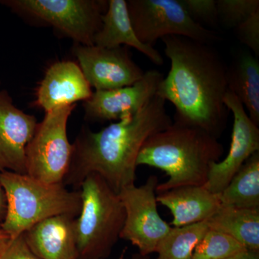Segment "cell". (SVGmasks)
Wrapping results in <instances>:
<instances>
[{
  "label": "cell",
  "instance_id": "1",
  "mask_svg": "<svg viewBox=\"0 0 259 259\" xmlns=\"http://www.w3.org/2000/svg\"><path fill=\"white\" fill-rule=\"evenodd\" d=\"M161 40L171 68L156 95L175 106V122L199 127L218 139L230 113L224 102L228 90L222 58L209 44L187 37Z\"/></svg>",
  "mask_w": 259,
  "mask_h": 259
},
{
  "label": "cell",
  "instance_id": "2",
  "mask_svg": "<svg viewBox=\"0 0 259 259\" xmlns=\"http://www.w3.org/2000/svg\"><path fill=\"white\" fill-rule=\"evenodd\" d=\"M172 122L166 101L156 95L137 113L98 132L83 128L72 144L71 163L63 183L79 190L84 179L95 174L120 193L135 185L138 156L146 140Z\"/></svg>",
  "mask_w": 259,
  "mask_h": 259
},
{
  "label": "cell",
  "instance_id": "3",
  "mask_svg": "<svg viewBox=\"0 0 259 259\" xmlns=\"http://www.w3.org/2000/svg\"><path fill=\"white\" fill-rule=\"evenodd\" d=\"M224 148L218 138L199 127L172 122L143 145L137 166L146 165L166 172L168 180L156 192L185 186H204L209 166L221 159Z\"/></svg>",
  "mask_w": 259,
  "mask_h": 259
},
{
  "label": "cell",
  "instance_id": "4",
  "mask_svg": "<svg viewBox=\"0 0 259 259\" xmlns=\"http://www.w3.org/2000/svg\"><path fill=\"white\" fill-rule=\"evenodd\" d=\"M7 210L1 229L14 238L47 218L69 214L77 218L81 208L80 190L64 183H48L14 172H0Z\"/></svg>",
  "mask_w": 259,
  "mask_h": 259
},
{
  "label": "cell",
  "instance_id": "5",
  "mask_svg": "<svg viewBox=\"0 0 259 259\" xmlns=\"http://www.w3.org/2000/svg\"><path fill=\"white\" fill-rule=\"evenodd\" d=\"M81 208L75 220L76 259H105L120 238L125 212L118 194L101 177L88 175L79 188Z\"/></svg>",
  "mask_w": 259,
  "mask_h": 259
},
{
  "label": "cell",
  "instance_id": "6",
  "mask_svg": "<svg viewBox=\"0 0 259 259\" xmlns=\"http://www.w3.org/2000/svg\"><path fill=\"white\" fill-rule=\"evenodd\" d=\"M0 4L21 16L49 24L83 46L94 45L107 8L104 0H0Z\"/></svg>",
  "mask_w": 259,
  "mask_h": 259
},
{
  "label": "cell",
  "instance_id": "7",
  "mask_svg": "<svg viewBox=\"0 0 259 259\" xmlns=\"http://www.w3.org/2000/svg\"><path fill=\"white\" fill-rule=\"evenodd\" d=\"M127 10L136 35L153 47L167 36L187 37L210 45L221 39L214 30L196 23L180 0H128Z\"/></svg>",
  "mask_w": 259,
  "mask_h": 259
},
{
  "label": "cell",
  "instance_id": "8",
  "mask_svg": "<svg viewBox=\"0 0 259 259\" xmlns=\"http://www.w3.org/2000/svg\"><path fill=\"white\" fill-rule=\"evenodd\" d=\"M76 105L46 112L26 149L27 175L48 182L63 183L71 163L72 144L67 123Z\"/></svg>",
  "mask_w": 259,
  "mask_h": 259
},
{
  "label": "cell",
  "instance_id": "9",
  "mask_svg": "<svg viewBox=\"0 0 259 259\" xmlns=\"http://www.w3.org/2000/svg\"><path fill=\"white\" fill-rule=\"evenodd\" d=\"M158 177L152 175L144 185L130 186L118 194L125 212L120 238L137 247L142 255L156 253L158 243L171 229L158 212Z\"/></svg>",
  "mask_w": 259,
  "mask_h": 259
},
{
  "label": "cell",
  "instance_id": "10",
  "mask_svg": "<svg viewBox=\"0 0 259 259\" xmlns=\"http://www.w3.org/2000/svg\"><path fill=\"white\" fill-rule=\"evenodd\" d=\"M73 54L90 87L95 90L129 86L145 74L132 59L127 47L110 49L75 44Z\"/></svg>",
  "mask_w": 259,
  "mask_h": 259
},
{
  "label": "cell",
  "instance_id": "11",
  "mask_svg": "<svg viewBox=\"0 0 259 259\" xmlns=\"http://www.w3.org/2000/svg\"><path fill=\"white\" fill-rule=\"evenodd\" d=\"M224 102L233 115L231 146L224 159L210 165L207 181L204 185L217 195L226 188L245 161L259 152L258 126L250 118L238 97L229 90Z\"/></svg>",
  "mask_w": 259,
  "mask_h": 259
},
{
  "label": "cell",
  "instance_id": "12",
  "mask_svg": "<svg viewBox=\"0 0 259 259\" xmlns=\"http://www.w3.org/2000/svg\"><path fill=\"white\" fill-rule=\"evenodd\" d=\"M163 79L160 71L153 69L146 71L141 79L129 86L95 90L83 102L85 118L97 122H117L131 117L156 96Z\"/></svg>",
  "mask_w": 259,
  "mask_h": 259
},
{
  "label": "cell",
  "instance_id": "13",
  "mask_svg": "<svg viewBox=\"0 0 259 259\" xmlns=\"http://www.w3.org/2000/svg\"><path fill=\"white\" fill-rule=\"evenodd\" d=\"M33 115L18 108L0 90V172L27 175L26 149L37 125Z\"/></svg>",
  "mask_w": 259,
  "mask_h": 259
},
{
  "label": "cell",
  "instance_id": "14",
  "mask_svg": "<svg viewBox=\"0 0 259 259\" xmlns=\"http://www.w3.org/2000/svg\"><path fill=\"white\" fill-rule=\"evenodd\" d=\"M93 93L79 65L71 61H59L48 69L39 84L35 105L50 112L86 101Z\"/></svg>",
  "mask_w": 259,
  "mask_h": 259
},
{
  "label": "cell",
  "instance_id": "15",
  "mask_svg": "<svg viewBox=\"0 0 259 259\" xmlns=\"http://www.w3.org/2000/svg\"><path fill=\"white\" fill-rule=\"evenodd\" d=\"M76 218L69 214L47 218L24 232V238L40 259H76Z\"/></svg>",
  "mask_w": 259,
  "mask_h": 259
},
{
  "label": "cell",
  "instance_id": "16",
  "mask_svg": "<svg viewBox=\"0 0 259 259\" xmlns=\"http://www.w3.org/2000/svg\"><path fill=\"white\" fill-rule=\"evenodd\" d=\"M158 194L156 201L171 211L175 228L204 222L221 206L218 195L204 186H185Z\"/></svg>",
  "mask_w": 259,
  "mask_h": 259
},
{
  "label": "cell",
  "instance_id": "17",
  "mask_svg": "<svg viewBox=\"0 0 259 259\" xmlns=\"http://www.w3.org/2000/svg\"><path fill=\"white\" fill-rule=\"evenodd\" d=\"M94 45L102 48H134L153 64L161 66L163 59L154 47L146 45L136 35L127 10L126 0L107 1L106 11L102 15V26L94 38Z\"/></svg>",
  "mask_w": 259,
  "mask_h": 259
},
{
  "label": "cell",
  "instance_id": "18",
  "mask_svg": "<svg viewBox=\"0 0 259 259\" xmlns=\"http://www.w3.org/2000/svg\"><path fill=\"white\" fill-rule=\"evenodd\" d=\"M228 90L243 104L250 118L259 125V61L243 51L227 67Z\"/></svg>",
  "mask_w": 259,
  "mask_h": 259
},
{
  "label": "cell",
  "instance_id": "19",
  "mask_svg": "<svg viewBox=\"0 0 259 259\" xmlns=\"http://www.w3.org/2000/svg\"><path fill=\"white\" fill-rule=\"evenodd\" d=\"M205 222L209 229L231 236L247 250L259 251V209H240L221 204Z\"/></svg>",
  "mask_w": 259,
  "mask_h": 259
},
{
  "label": "cell",
  "instance_id": "20",
  "mask_svg": "<svg viewBox=\"0 0 259 259\" xmlns=\"http://www.w3.org/2000/svg\"><path fill=\"white\" fill-rule=\"evenodd\" d=\"M218 195L222 205L240 209H259V152L245 161Z\"/></svg>",
  "mask_w": 259,
  "mask_h": 259
},
{
  "label": "cell",
  "instance_id": "21",
  "mask_svg": "<svg viewBox=\"0 0 259 259\" xmlns=\"http://www.w3.org/2000/svg\"><path fill=\"white\" fill-rule=\"evenodd\" d=\"M209 228L205 221L174 228L158 243L156 259H192L194 250Z\"/></svg>",
  "mask_w": 259,
  "mask_h": 259
},
{
  "label": "cell",
  "instance_id": "22",
  "mask_svg": "<svg viewBox=\"0 0 259 259\" xmlns=\"http://www.w3.org/2000/svg\"><path fill=\"white\" fill-rule=\"evenodd\" d=\"M246 250L231 236L209 228L196 246L192 259H226Z\"/></svg>",
  "mask_w": 259,
  "mask_h": 259
},
{
  "label": "cell",
  "instance_id": "23",
  "mask_svg": "<svg viewBox=\"0 0 259 259\" xmlns=\"http://www.w3.org/2000/svg\"><path fill=\"white\" fill-rule=\"evenodd\" d=\"M219 23L236 28L248 17L259 11L258 0H217Z\"/></svg>",
  "mask_w": 259,
  "mask_h": 259
},
{
  "label": "cell",
  "instance_id": "24",
  "mask_svg": "<svg viewBox=\"0 0 259 259\" xmlns=\"http://www.w3.org/2000/svg\"><path fill=\"white\" fill-rule=\"evenodd\" d=\"M187 13L196 23L215 26L218 20L217 0H180ZM204 26V25H203Z\"/></svg>",
  "mask_w": 259,
  "mask_h": 259
},
{
  "label": "cell",
  "instance_id": "25",
  "mask_svg": "<svg viewBox=\"0 0 259 259\" xmlns=\"http://www.w3.org/2000/svg\"><path fill=\"white\" fill-rule=\"evenodd\" d=\"M237 36L255 56H259V11L248 17L236 28Z\"/></svg>",
  "mask_w": 259,
  "mask_h": 259
},
{
  "label": "cell",
  "instance_id": "26",
  "mask_svg": "<svg viewBox=\"0 0 259 259\" xmlns=\"http://www.w3.org/2000/svg\"><path fill=\"white\" fill-rule=\"evenodd\" d=\"M0 259L40 258L29 248L22 233L0 245Z\"/></svg>",
  "mask_w": 259,
  "mask_h": 259
},
{
  "label": "cell",
  "instance_id": "27",
  "mask_svg": "<svg viewBox=\"0 0 259 259\" xmlns=\"http://www.w3.org/2000/svg\"><path fill=\"white\" fill-rule=\"evenodd\" d=\"M7 202L5 191L0 184V229L4 222L5 215H6Z\"/></svg>",
  "mask_w": 259,
  "mask_h": 259
},
{
  "label": "cell",
  "instance_id": "28",
  "mask_svg": "<svg viewBox=\"0 0 259 259\" xmlns=\"http://www.w3.org/2000/svg\"><path fill=\"white\" fill-rule=\"evenodd\" d=\"M226 259H259V251L246 250Z\"/></svg>",
  "mask_w": 259,
  "mask_h": 259
},
{
  "label": "cell",
  "instance_id": "29",
  "mask_svg": "<svg viewBox=\"0 0 259 259\" xmlns=\"http://www.w3.org/2000/svg\"><path fill=\"white\" fill-rule=\"evenodd\" d=\"M10 237L3 230L0 229V245L8 241Z\"/></svg>",
  "mask_w": 259,
  "mask_h": 259
},
{
  "label": "cell",
  "instance_id": "30",
  "mask_svg": "<svg viewBox=\"0 0 259 259\" xmlns=\"http://www.w3.org/2000/svg\"><path fill=\"white\" fill-rule=\"evenodd\" d=\"M130 259H149L148 258V255H142L140 254V253H137V254H135L133 255Z\"/></svg>",
  "mask_w": 259,
  "mask_h": 259
},
{
  "label": "cell",
  "instance_id": "31",
  "mask_svg": "<svg viewBox=\"0 0 259 259\" xmlns=\"http://www.w3.org/2000/svg\"><path fill=\"white\" fill-rule=\"evenodd\" d=\"M0 84H1V82H0Z\"/></svg>",
  "mask_w": 259,
  "mask_h": 259
}]
</instances>
